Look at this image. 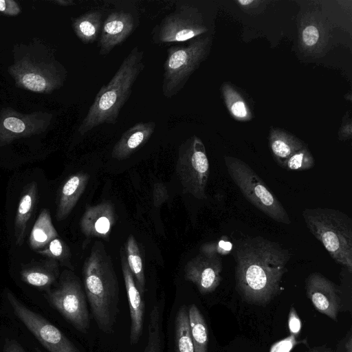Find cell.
<instances>
[{
    "instance_id": "30",
    "label": "cell",
    "mask_w": 352,
    "mask_h": 352,
    "mask_svg": "<svg viewBox=\"0 0 352 352\" xmlns=\"http://www.w3.org/2000/svg\"><path fill=\"white\" fill-rule=\"evenodd\" d=\"M175 324L177 352H195L190 333L188 308L185 305L177 311Z\"/></svg>"
},
{
    "instance_id": "15",
    "label": "cell",
    "mask_w": 352,
    "mask_h": 352,
    "mask_svg": "<svg viewBox=\"0 0 352 352\" xmlns=\"http://www.w3.org/2000/svg\"><path fill=\"white\" fill-rule=\"evenodd\" d=\"M135 29L133 15L127 12L114 11L104 19L99 39V54L105 56L121 45Z\"/></svg>"
},
{
    "instance_id": "23",
    "label": "cell",
    "mask_w": 352,
    "mask_h": 352,
    "mask_svg": "<svg viewBox=\"0 0 352 352\" xmlns=\"http://www.w3.org/2000/svg\"><path fill=\"white\" fill-rule=\"evenodd\" d=\"M306 145L296 136L280 129H272L269 147L276 163L280 166L288 158Z\"/></svg>"
},
{
    "instance_id": "18",
    "label": "cell",
    "mask_w": 352,
    "mask_h": 352,
    "mask_svg": "<svg viewBox=\"0 0 352 352\" xmlns=\"http://www.w3.org/2000/svg\"><path fill=\"white\" fill-rule=\"evenodd\" d=\"M328 29L316 13H307L301 19L299 44L302 50L311 54H318L327 45Z\"/></svg>"
},
{
    "instance_id": "43",
    "label": "cell",
    "mask_w": 352,
    "mask_h": 352,
    "mask_svg": "<svg viewBox=\"0 0 352 352\" xmlns=\"http://www.w3.org/2000/svg\"><path fill=\"white\" fill-rule=\"evenodd\" d=\"M35 350H36V352H44L38 348H36Z\"/></svg>"
},
{
    "instance_id": "1",
    "label": "cell",
    "mask_w": 352,
    "mask_h": 352,
    "mask_svg": "<svg viewBox=\"0 0 352 352\" xmlns=\"http://www.w3.org/2000/svg\"><path fill=\"white\" fill-rule=\"evenodd\" d=\"M291 255L278 243L264 237L238 240L234 249L236 290L246 302L265 305L281 289Z\"/></svg>"
},
{
    "instance_id": "42",
    "label": "cell",
    "mask_w": 352,
    "mask_h": 352,
    "mask_svg": "<svg viewBox=\"0 0 352 352\" xmlns=\"http://www.w3.org/2000/svg\"><path fill=\"white\" fill-rule=\"evenodd\" d=\"M54 3L60 5V6H72L74 3V2L72 0H69V1H67V0H56V1H54Z\"/></svg>"
},
{
    "instance_id": "26",
    "label": "cell",
    "mask_w": 352,
    "mask_h": 352,
    "mask_svg": "<svg viewBox=\"0 0 352 352\" xmlns=\"http://www.w3.org/2000/svg\"><path fill=\"white\" fill-rule=\"evenodd\" d=\"M221 92L226 106L234 120L239 122L252 120V113L248 102L232 85L223 83Z\"/></svg>"
},
{
    "instance_id": "5",
    "label": "cell",
    "mask_w": 352,
    "mask_h": 352,
    "mask_svg": "<svg viewBox=\"0 0 352 352\" xmlns=\"http://www.w3.org/2000/svg\"><path fill=\"white\" fill-rule=\"evenodd\" d=\"M224 162L230 177L249 202L274 221L290 224L280 201L248 164L228 155L224 156Z\"/></svg>"
},
{
    "instance_id": "21",
    "label": "cell",
    "mask_w": 352,
    "mask_h": 352,
    "mask_svg": "<svg viewBox=\"0 0 352 352\" xmlns=\"http://www.w3.org/2000/svg\"><path fill=\"white\" fill-rule=\"evenodd\" d=\"M21 280L38 288H48L59 276L58 262L52 258L40 262H32L20 271Z\"/></svg>"
},
{
    "instance_id": "6",
    "label": "cell",
    "mask_w": 352,
    "mask_h": 352,
    "mask_svg": "<svg viewBox=\"0 0 352 352\" xmlns=\"http://www.w3.org/2000/svg\"><path fill=\"white\" fill-rule=\"evenodd\" d=\"M210 43L209 36L201 35L188 45L168 48L162 87L166 98H170L184 87L191 74L208 56Z\"/></svg>"
},
{
    "instance_id": "14",
    "label": "cell",
    "mask_w": 352,
    "mask_h": 352,
    "mask_svg": "<svg viewBox=\"0 0 352 352\" xmlns=\"http://www.w3.org/2000/svg\"><path fill=\"white\" fill-rule=\"evenodd\" d=\"M307 298L315 309L333 321L342 307L340 292L338 286L319 272L310 274L305 279Z\"/></svg>"
},
{
    "instance_id": "29",
    "label": "cell",
    "mask_w": 352,
    "mask_h": 352,
    "mask_svg": "<svg viewBox=\"0 0 352 352\" xmlns=\"http://www.w3.org/2000/svg\"><path fill=\"white\" fill-rule=\"evenodd\" d=\"M164 336L162 314L157 305H154L149 315L147 344L144 352H164Z\"/></svg>"
},
{
    "instance_id": "13",
    "label": "cell",
    "mask_w": 352,
    "mask_h": 352,
    "mask_svg": "<svg viewBox=\"0 0 352 352\" xmlns=\"http://www.w3.org/2000/svg\"><path fill=\"white\" fill-rule=\"evenodd\" d=\"M222 268L221 256L199 252L186 264L184 277L204 295L212 293L220 285Z\"/></svg>"
},
{
    "instance_id": "41",
    "label": "cell",
    "mask_w": 352,
    "mask_h": 352,
    "mask_svg": "<svg viewBox=\"0 0 352 352\" xmlns=\"http://www.w3.org/2000/svg\"><path fill=\"white\" fill-rule=\"evenodd\" d=\"M306 352H332V351L325 346H320L311 348Z\"/></svg>"
},
{
    "instance_id": "31",
    "label": "cell",
    "mask_w": 352,
    "mask_h": 352,
    "mask_svg": "<svg viewBox=\"0 0 352 352\" xmlns=\"http://www.w3.org/2000/svg\"><path fill=\"white\" fill-rule=\"evenodd\" d=\"M41 256L62 263L63 265L71 267V253L68 245L60 238L52 240L45 248L36 251Z\"/></svg>"
},
{
    "instance_id": "25",
    "label": "cell",
    "mask_w": 352,
    "mask_h": 352,
    "mask_svg": "<svg viewBox=\"0 0 352 352\" xmlns=\"http://www.w3.org/2000/svg\"><path fill=\"white\" fill-rule=\"evenodd\" d=\"M58 237L47 209H43L36 219L30 232V246L34 251L45 248L52 240Z\"/></svg>"
},
{
    "instance_id": "32",
    "label": "cell",
    "mask_w": 352,
    "mask_h": 352,
    "mask_svg": "<svg viewBox=\"0 0 352 352\" xmlns=\"http://www.w3.org/2000/svg\"><path fill=\"white\" fill-rule=\"evenodd\" d=\"M315 160L305 146L288 158L280 167L287 170L302 171L312 168Z\"/></svg>"
},
{
    "instance_id": "11",
    "label": "cell",
    "mask_w": 352,
    "mask_h": 352,
    "mask_svg": "<svg viewBox=\"0 0 352 352\" xmlns=\"http://www.w3.org/2000/svg\"><path fill=\"white\" fill-rule=\"evenodd\" d=\"M6 295L14 314L47 351L80 352L60 329L25 307L10 291Z\"/></svg>"
},
{
    "instance_id": "40",
    "label": "cell",
    "mask_w": 352,
    "mask_h": 352,
    "mask_svg": "<svg viewBox=\"0 0 352 352\" xmlns=\"http://www.w3.org/2000/svg\"><path fill=\"white\" fill-rule=\"evenodd\" d=\"M344 346L346 352H352V335L351 331L348 333Z\"/></svg>"
},
{
    "instance_id": "35",
    "label": "cell",
    "mask_w": 352,
    "mask_h": 352,
    "mask_svg": "<svg viewBox=\"0 0 352 352\" xmlns=\"http://www.w3.org/2000/svg\"><path fill=\"white\" fill-rule=\"evenodd\" d=\"M153 195V203L156 207H160L168 199V190L162 183L155 184Z\"/></svg>"
},
{
    "instance_id": "19",
    "label": "cell",
    "mask_w": 352,
    "mask_h": 352,
    "mask_svg": "<svg viewBox=\"0 0 352 352\" xmlns=\"http://www.w3.org/2000/svg\"><path fill=\"white\" fill-rule=\"evenodd\" d=\"M153 121L138 122L124 132L113 148L111 156L118 160L129 157L144 145L155 129Z\"/></svg>"
},
{
    "instance_id": "33",
    "label": "cell",
    "mask_w": 352,
    "mask_h": 352,
    "mask_svg": "<svg viewBox=\"0 0 352 352\" xmlns=\"http://www.w3.org/2000/svg\"><path fill=\"white\" fill-rule=\"evenodd\" d=\"M232 249V244L222 237L219 241L204 243L200 247L199 252L222 256L229 254Z\"/></svg>"
},
{
    "instance_id": "38",
    "label": "cell",
    "mask_w": 352,
    "mask_h": 352,
    "mask_svg": "<svg viewBox=\"0 0 352 352\" xmlns=\"http://www.w3.org/2000/svg\"><path fill=\"white\" fill-rule=\"evenodd\" d=\"M242 9L245 10H253L258 8L263 1L258 0H237L235 1Z\"/></svg>"
},
{
    "instance_id": "20",
    "label": "cell",
    "mask_w": 352,
    "mask_h": 352,
    "mask_svg": "<svg viewBox=\"0 0 352 352\" xmlns=\"http://www.w3.org/2000/svg\"><path fill=\"white\" fill-rule=\"evenodd\" d=\"M89 176L79 172L70 176L60 190L56 217L58 221L66 219L84 192Z\"/></svg>"
},
{
    "instance_id": "27",
    "label": "cell",
    "mask_w": 352,
    "mask_h": 352,
    "mask_svg": "<svg viewBox=\"0 0 352 352\" xmlns=\"http://www.w3.org/2000/svg\"><path fill=\"white\" fill-rule=\"evenodd\" d=\"M190 333L195 352H207L208 334L205 319L196 305L188 308Z\"/></svg>"
},
{
    "instance_id": "16",
    "label": "cell",
    "mask_w": 352,
    "mask_h": 352,
    "mask_svg": "<svg viewBox=\"0 0 352 352\" xmlns=\"http://www.w3.org/2000/svg\"><path fill=\"white\" fill-rule=\"evenodd\" d=\"M120 259L131 318L130 342L135 344L138 342L142 333L144 303L129 267L123 248L120 249Z\"/></svg>"
},
{
    "instance_id": "28",
    "label": "cell",
    "mask_w": 352,
    "mask_h": 352,
    "mask_svg": "<svg viewBox=\"0 0 352 352\" xmlns=\"http://www.w3.org/2000/svg\"><path fill=\"white\" fill-rule=\"evenodd\" d=\"M126 261L140 294L145 292V276L140 251L135 237L130 235L124 246Z\"/></svg>"
},
{
    "instance_id": "12",
    "label": "cell",
    "mask_w": 352,
    "mask_h": 352,
    "mask_svg": "<svg viewBox=\"0 0 352 352\" xmlns=\"http://www.w3.org/2000/svg\"><path fill=\"white\" fill-rule=\"evenodd\" d=\"M52 115L36 111L21 113L13 109L6 108L0 113V146L14 140L44 132L49 126Z\"/></svg>"
},
{
    "instance_id": "17",
    "label": "cell",
    "mask_w": 352,
    "mask_h": 352,
    "mask_svg": "<svg viewBox=\"0 0 352 352\" xmlns=\"http://www.w3.org/2000/svg\"><path fill=\"white\" fill-rule=\"evenodd\" d=\"M116 223L115 208L110 201L89 206L80 221V229L87 237L107 239Z\"/></svg>"
},
{
    "instance_id": "39",
    "label": "cell",
    "mask_w": 352,
    "mask_h": 352,
    "mask_svg": "<svg viewBox=\"0 0 352 352\" xmlns=\"http://www.w3.org/2000/svg\"><path fill=\"white\" fill-rule=\"evenodd\" d=\"M3 352H25V351L16 341L8 340L5 342Z\"/></svg>"
},
{
    "instance_id": "3",
    "label": "cell",
    "mask_w": 352,
    "mask_h": 352,
    "mask_svg": "<svg viewBox=\"0 0 352 352\" xmlns=\"http://www.w3.org/2000/svg\"><path fill=\"white\" fill-rule=\"evenodd\" d=\"M143 57V51L136 46L124 58L109 83L102 86L96 96L78 129L80 135L100 124L117 122L135 82L144 68Z\"/></svg>"
},
{
    "instance_id": "4",
    "label": "cell",
    "mask_w": 352,
    "mask_h": 352,
    "mask_svg": "<svg viewBox=\"0 0 352 352\" xmlns=\"http://www.w3.org/2000/svg\"><path fill=\"white\" fill-rule=\"evenodd\" d=\"M305 224L337 263L352 272V219L344 212L332 208H306Z\"/></svg>"
},
{
    "instance_id": "37",
    "label": "cell",
    "mask_w": 352,
    "mask_h": 352,
    "mask_svg": "<svg viewBox=\"0 0 352 352\" xmlns=\"http://www.w3.org/2000/svg\"><path fill=\"white\" fill-rule=\"evenodd\" d=\"M346 120L343 119V122L339 131V139L340 140H347L351 138L352 129H351V121L349 116H345Z\"/></svg>"
},
{
    "instance_id": "2",
    "label": "cell",
    "mask_w": 352,
    "mask_h": 352,
    "mask_svg": "<svg viewBox=\"0 0 352 352\" xmlns=\"http://www.w3.org/2000/svg\"><path fill=\"white\" fill-rule=\"evenodd\" d=\"M83 283L92 316L106 333L113 331L118 314L120 287L111 256L96 241L82 267Z\"/></svg>"
},
{
    "instance_id": "7",
    "label": "cell",
    "mask_w": 352,
    "mask_h": 352,
    "mask_svg": "<svg viewBox=\"0 0 352 352\" xmlns=\"http://www.w3.org/2000/svg\"><path fill=\"white\" fill-rule=\"evenodd\" d=\"M176 173L184 192L190 194L198 199L206 198L210 166L205 146L199 137L193 135L181 144Z\"/></svg>"
},
{
    "instance_id": "34",
    "label": "cell",
    "mask_w": 352,
    "mask_h": 352,
    "mask_svg": "<svg viewBox=\"0 0 352 352\" xmlns=\"http://www.w3.org/2000/svg\"><path fill=\"white\" fill-rule=\"evenodd\" d=\"M288 327L293 336H298L300 332L302 323L294 307H291L288 316Z\"/></svg>"
},
{
    "instance_id": "22",
    "label": "cell",
    "mask_w": 352,
    "mask_h": 352,
    "mask_svg": "<svg viewBox=\"0 0 352 352\" xmlns=\"http://www.w3.org/2000/svg\"><path fill=\"white\" fill-rule=\"evenodd\" d=\"M37 198L38 186L36 182H32L23 188L16 213L14 236L18 245L23 243L27 224L33 212Z\"/></svg>"
},
{
    "instance_id": "24",
    "label": "cell",
    "mask_w": 352,
    "mask_h": 352,
    "mask_svg": "<svg viewBox=\"0 0 352 352\" xmlns=\"http://www.w3.org/2000/svg\"><path fill=\"white\" fill-rule=\"evenodd\" d=\"M103 11L90 10L73 20L72 28L78 38L84 43L95 42L101 33Z\"/></svg>"
},
{
    "instance_id": "36",
    "label": "cell",
    "mask_w": 352,
    "mask_h": 352,
    "mask_svg": "<svg viewBox=\"0 0 352 352\" xmlns=\"http://www.w3.org/2000/svg\"><path fill=\"white\" fill-rule=\"evenodd\" d=\"M0 12L15 16L21 12V9L18 3L13 0H0Z\"/></svg>"
},
{
    "instance_id": "8",
    "label": "cell",
    "mask_w": 352,
    "mask_h": 352,
    "mask_svg": "<svg viewBox=\"0 0 352 352\" xmlns=\"http://www.w3.org/2000/svg\"><path fill=\"white\" fill-rule=\"evenodd\" d=\"M50 302L78 331L86 333L90 326L85 294L78 278L65 270L58 285L47 294Z\"/></svg>"
},
{
    "instance_id": "10",
    "label": "cell",
    "mask_w": 352,
    "mask_h": 352,
    "mask_svg": "<svg viewBox=\"0 0 352 352\" xmlns=\"http://www.w3.org/2000/svg\"><path fill=\"white\" fill-rule=\"evenodd\" d=\"M208 30L197 8L181 5L157 25L153 41L157 44L184 42L201 36Z\"/></svg>"
},
{
    "instance_id": "9",
    "label": "cell",
    "mask_w": 352,
    "mask_h": 352,
    "mask_svg": "<svg viewBox=\"0 0 352 352\" xmlns=\"http://www.w3.org/2000/svg\"><path fill=\"white\" fill-rule=\"evenodd\" d=\"M16 85L33 92L50 94L60 88L66 78V70L58 63H45L25 56L9 68Z\"/></svg>"
}]
</instances>
